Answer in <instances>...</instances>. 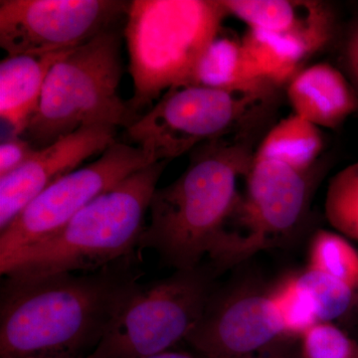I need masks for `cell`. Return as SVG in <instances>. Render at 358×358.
I'll list each match as a JSON object with an SVG mask.
<instances>
[{"instance_id": "d6986e66", "label": "cell", "mask_w": 358, "mask_h": 358, "mask_svg": "<svg viewBox=\"0 0 358 358\" xmlns=\"http://www.w3.org/2000/svg\"><path fill=\"white\" fill-rule=\"evenodd\" d=\"M355 289L358 285V253L341 235L329 231L315 233L310 246L308 267Z\"/></svg>"}, {"instance_id": "484cf974", "label": "cell", "mask_w": 358, "mask_h": 358, "mask_svg": "<svg viewBox=\"0 0 358 358\" xmlns=\"http://www.w3.org/2000/svg\"><path fill=\"white\" fill-rule=\"evenodd\" d=\"M222 358H296L294 357L293 353L289 352L286 345H282V343H278V345L271 346V348H266V350H260L250 355H241V357H222Z\"/></svg>"}, {"instance_id": "5bb4252c", "label": "cell", "mask_w": 358, "mask_h": 358, "mask_svg": "<svg viewBox=\"0 0 358 358\" xmlns=\"http://www.w3.org/2000/svg\"><path fill=\"white\" fill-rule=\"evenodd\" d=\"M287 94L294 114L319 128H338L358 108L352 83L327 63L301 70L289 81Z\"/></svg>"}, {"instance_id": "6da1fadb", "label": "cell", "mask_w": 358, "mask_h": 358, "mask_svg": "<svg viewBox=\"0 0 358 358\" xmlns=\"http://www.w3.org/2000/svg\"><path fill=\"white\" fill-rule=\"evenodd\" d=\"M136 257L88 275L8 277L0 293V358L83 357L140 284Z\"/></svg>"}, {"instance_id": "ba28073f", "label": "cell", "mask_w": 358, "mask_h": 358, "mask_svg": "<svg viewBox=\"0 0 358 358\" xmlns=\"http://www.w3.org/2000/svg\"><path fill=\"white\" fill-rule=\"evenodd\" d=\"M245 182L229 220L235 227L224 229L209 253L217 268L232 267L291 233L307 211L313 189L310 171L256 157Z\"/></svg>"}, {"instance_id": "44dd1931", "label": "cell", "mask_w": 358, "mask_h": 358, "mask_svg": "<svg viewBox=\"0 0 358 358\" xmlns=\"http://www.w3.org/2000/svg\"><path fill=\"white\" fill-rule=\"evenodd\" d=\"M288 338L301 336L319 322L315 303L296 277L285 280L270 293Z\"/></svg>"}, {"instance_id": "e0dca14e", "label": "cell", "mask_w": 358, "mask_h": 358, "mask_svg": "<svg viewBox=\"0 0 358 358\" xmlns=\"http://www.w3.org/2000/svg\"><path fill=\"white\" fill-rule=\"evenodd\" d=\"M242 44L250 60L266 82L289 84L306 59L315 53L300 37L260 29H248Z\"/></svg>"}, {"instance_id": "ac0fdd59", "label": "cell", "mask_w": 358, "mask_h": 358, "mask_svg": "<svg viewBox=\"0 0 358 358\" xmlns=\"http://www.w3.org/2000/svg\"><path fill=\"white\" fill-rule=\"evenodd\" d=\"M324 148L319 127L296 114L273 127L257 148L256 157L284 162L296 171H308Z\"/></svg>"}, {"instance_id": "30bf717a", "label": "cell", "mask_w": 358, "mask_h": 358, "mask_svg": "<svg viewBox=\"0 0 358 358\" xmlns=\"http://www.w3.org/2000/svg\"><path fill=\"white\" fill-rule=\"evenodd\" d=\"M122 0H1L0 46L7 56L70 51L126 20Z\"/></svg>"}, {"instance_id": "603a6c76", "label": "cell", "mask_w": 358, "mask_h": 358, "mask_svg": "<svg viewBox=\"0 0 358 358\" xmlns=\"http://www.w3.org/2000/svg\"><path fill=\"white\" fill-rule=\"evenodd\" d=\"M301 358H358V343L331 322H317L301 336Z\"/></svg>"}, {"instance_id": "f1b7e54d", "label": "cell", "mask_w": 358, "mask_h": 358, "mask_svg": "<svg viewBox=\"0 0 358 358\" xmlns=\"http://www.w3.org/2000/svg\"><path fill=\"white\" fill-rule=\"evenodd\" d=\"M357 287H358V285H357Z\"/></svg>"}, {"instance_id": "ffe728a7", "label": "cell", "mask_w": 358, "mask_h": 358, "mask_svg": "<svg viewBox=\"0 0 358 358\" xmlns=\"http://www.w3.org/2000/svg\"><path fill=\"white\" fill-rule=\"evenodd\" d=\"M324 213L334 229L358 241V162L329 180Z\"/></svg>"}, {"instance_id": "7a4b0ae2", "label": "cell", "mask_w": 358, "mask_h": 358, "mask_svg": "<svg viewBox=\"0 0 358 358\" xmlns=\"http://www.w3.org/2000/svg\"><path fill=\"white\" fill-rule=\"evenodd\" d=\"M223 138L193 150L183 173L152 195L150 222L138 247L155 250L164 265L199 267L239 203L240 180L246 179L256 150L242 136Z\"/></svg>"}, {"instance_id": "9c48e42d", "label": "cell", "mask_w": 358, "mask_h": 358, "mask_svg": "<svg viewBox=\"0 0 358 358\" xmlns=\"http://www.w3.org/2000/svg\"><path fill=\"white\" fill-rule=\"evenodd\" d=\"M152 164L141 148L115 141L95 162L39 193L0 232V263L55 234L93 200Z\"/></svg>"}, {"instance_id": "52a82bcc", "label": "cell", "mask_w": 358, "mask_h": 358, "mask_svg": "<svg viewBox=\"0 0 358 358\" xmlns=\"http://www.w3.org/2000/svg\"><path fill=\"white\" fill-rule=\"evenodd\" d=\"M271 95L231 93L200 85L178 87L129 126L127 136L154 164L169 162L235 131Z\"/></svg>"}, {"instance_id": "4fadbf2b", "label": "cell", "mask_w": 358, "mask_h": 358, "mask_svg": "<svg viewBox=\"0 0 358 358\" xmlns=\"http://www.w3.org/2000/svg\"><path fill=\"white\" fill-rule=\"evenodd\" d=\"M228 15L250 29L292 34L319 52L331 42L334 17L331 7L315 0H221Z\"/></svg>"}, {"instance_id": "8fae6325", "label": "cell", "mask_w": 358, "mask_h": 358, "mask_svg": "<svg viewBox=\"0 0 358 358\" xmlns=\"http://www.w3.org/2000/svg\"><path fill=\"white\" fill-rule=\"evenodd\" d=\"M288 338L270 293L237 289L212 296L186 341L204 358L241 357Z\"/></svg>"}, {"instance_id": "3957f363", "label": "cell", "mask_w": 358, "mask_h": 358, "mask_svg": "<svg viewBox=\"0 0 358 358\" xmlns=\"http://www.w3.org/2000/svg\"><path fill=\"white\" fill-rule=\"evenodd\" d=\"M166 164H150L103 193L55 234L0 263L1 274L27 278L96 271L134 256Z\"/></svg>"}, {"instance_id": "9a60e30c", "label": "cell", "mask_w": 358, "mask_h": 358, "mask_svg": "<svg viewBox=\"0 0 358 358\" xmlns=\"http://www.w3.org/2000/svg\"><path fill=\"white\" fill-rule=\"evenodd\" d=\"M66 52L6 56L0 62V117L13 136H23L38 109L45 80Z\"/></svg>"}, {"instance_id": "cb8c5ba5", "label": "cell", "mask_w": 358, "mask_h": 358, "mask_svg": "<svg viewBox=\"0 0 358 358\" xmlns=\"http://www.w3.org/2000/svg\"><path fill=\"white\" fill-rule=\"evenodd\" d=\"M37 148L22 136H11L0 145V178L13 173L34 155Z\"/></svg>"}, {"instance_id": "7c38bea8", "label": "cell", "mask_w": 358, "mask_h": 358, "mask_svg": "<svg viewBox=\"0 0 358 358\" xmlns=\"http://www.w3.org/2000/svg\"><path fill=\"white\" fill-rule=\"evenodd\" d=\"M117 128L92 126L39 148L23 166L0 178V232L26 205L59 179L76 171L92 155H102L115 141Z\"/></svg>"}, {"instance_id": "5b68a950", "label": "cell", "mask_w": 358, "mask_h": 358, "mask_svg": "<svg viewBox=\"0 0 358 358\" xmlns=\"http://www.w3.org/2000/svg\"><path fill=\"white\" fill-rule=\"evenodd\" d=\"M122 35L119 27L107 30L52 66L23 134L37 150L87 127L131 124L128 103L119 95Z\"/></svg>"}, {"instance_id": "8992f818", "label": "cell", "mask_w": 358, "mask_h": 358, "mask_svg": "<svg viewBox=\"0 0 358 358\" xmlns=\"http://www.w3.org/2000/svg\"><path fill=\"white\" fill-rule=\"evenodd\" d=\"M210 298V275L199 267L138 284L92 355L143 358L171 350L197 326Z\"/></svg>"}, {"instance_id": "277c9868", "label": "cell", "mask_w": 358, "mask_h": 358, "mask_svg": "<svg viewBox=\"0 0 358 358\" xmlns=\"http://www.w3.org/2000/svg\"><path fill=\"white\" fill-rule=\"evenodd\" d=\"M226 16L221 0L129 2L122 36L134 85L127 102L131 124L162 92L194 85L197 66Z\"/></svg>"}, {"instance_id": "2e32d148", "label": "cell", "mask_w": 358, "mask_h": 358, "mask_svg": "<svg viewBox=\"0 0 358 358\" xmlns=\"http://www.w3.org/2000/svg\"><path fill=\"white\" fill-rule=\"evenodd\" d=\"M194 85L231 93L272 94L275 88L259 74L241 40L221 33L202 56Z\"/></svg>"}, {"instance_id": "4316f807", "label": "cell", "mask_w": 358, "mask_h": 358, "mask_svg": "<svg viewBox=\"0 0 358 358\" xmlns=\"http://www.w3.org/2000/svg\"><path fill=\"white\" fill-rule=\"evenodd\" d=\"M143 358H196L190 353L185 352H173V350H166V352L157 353V355H150V357Z\"/></svg>"}, {"instance_id": "7402d4cb", "label": "cell", "mask_w": 358, "mask_h": 358, "mask_svg": "<svg viewBox=\"0 0 358 358\" xmlns=\"http://www.w3.org/2000/svg\"><path fill=\"white\" fill-rule=\"evenodd\" d=\"M296 279L312 296L319 322L343 317L352 306L355 289L331 275L307 268Z\"/></svg>"}, {"instance_id": "83f0119b", "label": "cell", "mask_w": 358, "mask_h": 358, "mask_svg": "<svg viewBox=\"0 0 358 358\" xmlns=\"http://www.w3.org/2000/svg\"><path fill=\"white\" fill-rule=\"evenodd\" d=\"M25 358H96L93 355H87V357H25Z\"/></svg>"}, {"instance_id": "d4e9b609", "label": "cell", "mask_w": 358, "mask_h": 358, "mask_svg": "<svg viewBox=\"0 0 358 358\" xmlns=\"http://www.w3.org/2000/svg\"><path fill=\"white\" fill-rule=\"evenodd\" d=\"M343 61L350 76V83L358 96V23L350 31L343 50Z\"/></svg>"}]
</instances>
